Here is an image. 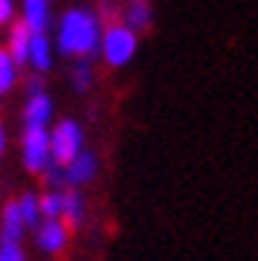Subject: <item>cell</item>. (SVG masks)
<instances>
[{
	"instance_id": "6da1fadb",
	"label": "cell",
	"mask_w": 258,
	"mask_h": 261,
	"mask_svg": "<svg viewBox=\"0 0 258 261\" xmlns=\"http://www.w3.org/2000/svg\"><path fill=\"white\" fill-rule=\"evenodd\" d=\"M101 44V23L96 12L87 9H70L58 23V53L73 58H87L99 53Z\"/></svg>"
},
{
	"instance_id": "7a4b0ae2",
	"label": "cell",
	"mask_w": 258,
	"mask_h": 261,
	"mask_svg": "<svg viewBox=\"0 0 258 261\" xmlns=\"http://www.w3.org/2000/svg\"><path fill=\"white\" fill-rule=\"evenodd\" d=\"M82 142H84L82 125L73 119H61L49 130V163H56L61 168L70 166L82 154Z\"/></svg>"
},
{
	"instance_id": "3957f363",
	"label": "cell",
	"mask_w": 258,
	"mask_h": 261,
	"mask_svg": "<svg viewBox=\"0 0 258 261\" xmlns=\"http://www.w3.org/2000/svg\"><path fill=\"white\" fill-rule=\"evenodd\" d=\"M99 53L111 67H125L137 56V32H131L125 23H113V27L101 29Z\"/></svg>"
},
{
	"instance_id": "277c9868",
	"label": "cell",
	"mask_w": 258,
	"mask_h": 261,
	"mask_svg": "<svg viewBox=\"0 0 258 261\" xmlns=\"http://www.w3.org/2000/svg\"><path fill=\"white\" fill-rule=\"evenodd\" d=\"M23 166L32 174H41L49 166V130L46 128H27L23 130Z\"/></svg>"
},
{
	"instance_id": "5b68a950",
	"label": "cell",
	"mask_w": 258,
	"mask_h": 261,
	"mask_svg": "<svg viewBox=\"0 0 258 261\" xmlns=\"http://www.w3.org/2000/svg\"><path fill=\"white\" fill-rule=\"evenodd\" d=\"M67 226L61 221H44V224L35 229V244L41 252H49V255H58V252L67 247Z\"/></svg>"
},
{
	"instance_id": "8992f818",
	"label": "cell",
	"mask_w": 258,
	"mask_h": 261,
	"mask_svg": "<svg viewBox=\"0 0 258 261\" xmlns=\"http://www.w3.org/2000/svg\"><path fill=\"white\" fill-rule=\"evenodd\" d=\"M96 171H99V160L96 154L90 151H82L79 157L64 166V177H67V189H79V186H87L93 177H96Z\"/></svg>"
},
{
	"instance_id": "52a82bcc",
	"label": "cell",
	"mask_w": 258,
	"mask_h": 261,
	"mask_svg": "<svg viewBox=\"0 0 258 261\" xmlns=\"http://www.w3.org/2000/svg\"><path fill=\"white\" fill-rule=\"evenodd\" d=\"M23 218H20V209H18V200L3 206V215H0V244H20L23 241Z\"/></svg>"
},
{
	"instance_id": "ba28073f",
	"label": "cell",
	"mask_w": 258,
	"mask_h": 261,
	"mask_svg": "<svg viewBox=\"0 0 258 261\" xmlns=\"http://www.w3.org/2000/svg\"><path fill=\"white\" fill-rule=\"evenodd\" d=\"M53 119V99L46 93H32L23 108V122L27 128H46Z\"/></svg>"
},
{
	"instance_id": "9c48e42d",
	"label": "cell",
	"mask_w": 258,
	"mask_h": 261,
	"mask_svg": "<svg viewBox=\"0 0 258 261\" xmlns=\"http://www.w3.org/2000/svg\"><path fill=\"white\" fill-rule=\"evenodd\" d=\"M29 44H32V32L27 29V23H23V20L12 23V29H9V47H6V53L12 56L15 67L29 64Z\"/></svg>"
},
{
	"instance_id": "30bf717a",
	"label": "cell",
	"mask_w": 258,
	"mask_h": 261,
	"mask_svg": "<svg viewBox=\"0 0 258 261\" xmlns=\"http://www.w3.org/2000/svg\"><path fill=\"white\" fill-rule=\"evenodd\" d=\"M23 23L32 35H41L49 27V0H23Z\"/></svg>"
},
{
	"instance_id": "8fae6325",
	"label": "cell",
	"mask_w": 258,
	"mask_h": 261,
	"mask_svg": "<svg viewBox=\"0 0 258 261\" xmlns=\"http://www.w3.org/2000/svg\"><path fill=\"white\" fill-rule=\"evenodd\" d=\"M122 23L131 32H142L151 27V3L148 0H128L122 9Z\"/></svg>"
},
{
	"instance_id": "7c38bea8",
	"label": "cell",
	"mask_w": 258,
	"mask_h": 261,
	"mask_svg": "<svg viewBox=\"0 0 258 261\" xmlns=\"http://www.w3.org/2000/svg\"><path fill=\"white\" fill-rule=\"evenodd\" d=\"M29 64L38 70V75H44L46 70L53 67V47H49L46 32L32 35V44H29Z\"/></svg>"
},
{
	"instance_id": "4fadbf2b",
	"label": "cell",
	"mask_w": 258,
	"mask_h": 261,
	"mask_svg": "<svg viewBox=\"0 0 258 261\" xmlns=\"http://www.w3.org/2000/svg\"><path fill=\"white\" fill-rule=\"evenodd\" d=\"M61 224L82 226L84 224V200L79 189H64V206H61Z\"/></svg>"
},
{
	"instance_id": "5bb4252c",
	"label": "cell",
	"mask_w": 258,
	"mask_h": 261,
	"mask_svg": "<svg viewBox=\"0 0 258 261\" xmlns=\"http://www.w3.org/2000/svg\"><path fill=\"white\" fill-rule=\"evenodd\" d=\"M41 218L44 221H61V206H64V189H46L44 195H38Z\"/></svg>"
},
{
	"instance_id": "9a60e30c",
	"label": "cell",
	"mask_w": 258,
	"mask_h": 261,
	"mask_svg": "<svg viewBox=\"0 0 258 261\" xmlns=\"http://www.w3.org/2000/svg\"><path fill=\"white\" fill-rule=\"evenodd\" d=\"M18 209H20V218H23V226H27V229H38V226L44 224L35 192H27V195H20V197H18Z\"/></svg>"
},
{
	"instance_id": "2e32d148",
	"label": "cell",
	"mask_w": 258,
	"mask_h": 261,
	"mask_svg": "<svg viewBox=\"0 0 258 261\" xmlns=\"http://www.w3.org/2000/svg\"><path fill=\"white\" fill-rule=\"evenodd\" d=\"M15 79H18V67H15V61H12V56L6 49H0V96L9 93Z\"/></svg>"
},
{
	"instance_id": "e0dca14e",
	"label": "cell",
	"mask_w": 258,
	"mask_h": 261,
	"mask_svg": "<svg viewBox=\"0 0 258 261\" xmlns=\"http://www.w3.org/2000/svg\"><path fill=\"white\" fill-rule=\"evenodd\" d=\"M93 84V70H90V61H84V58H79L73 67V87L79 90V93H84V90H90Z\"/></svg>"
},
{
	"instance_id": "ac0fdd59",
	"label": "cell",
	"mask_w": 258,
	"mask_h": 261,
	"mask_svg": "<svg viewBox=\"0 0 258 261\" xmlns=\"http://www.w3.org/2000/svg\"><path fill=\"white\" fill-rule=\"evenodd\" d=\"M41 174H44V180H46V189H67V177H64V168L61 166L49 163Z\"/></svg>"
},
{
	"instance_id": "d6986e66",
	"label": "cell",
	"mask_w": 258,
	"mask_h": 261,
	"mask_svg": "<svg viewBox=\"0 0 258 261\" xmlns=\"http://www.w3.org/2000/svg\"><path fill=\"white\" fill-rule=\"evenodd\" d=\"M0 261H27L20 244H0Z\"/></svg>"
},
{
	"instance_id": "ffe728a7",
	"label": "cell",
	"mask_w": 258,
	"mask_h": 261,
	"mask_svg": "<svg viewBox=\"0 0 258 261\" xmlns=\"http://www.w3.org/2000/svg\"><path fill=\"white\" fill-rule=\"evenodd\" d=\"M12 18H15V3L12 0H0V27L12 23Z\"/></svg>"
},
{
	"instance_id": "44dd1931",
	"label": "cell",
	"mask_w": 258,
	"mask_h": 261,
	"mask_svg": "<svg viewBox=\"0 0 258 261\" xmlns=\"http://www.w3.org/2000/svg\"><path fill=\"white\" fill-rule=\"evenodd\" d=\"M3 151H6V130L0 125V157H3Z\"/></svg>"
}]
</instances>
